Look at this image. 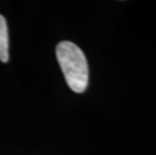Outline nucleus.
Masks as SVG:
<instances>
[{"label":"nucleus","mask_w":156,"mask_h":155,"mask_svg":"<svg viewBox=\"0 0 156 155\" xmlns=\"http://www.w3.org/2000/svg\"><path fill=\"white\" fill-rule=\"evenodd\" d=\"M56 58L69 87L75 93H83L89 84V65L85 54L77 44L61 41L55 48Z\"/></svg>","instance_id":"nucleus-1"},{"label":"nucleus","mask_w":156,"mask_h":155,"mask_svg":"<svg viewBox=\"0 0 156 155\" xmlns=\"http://www.w3.org/2000/svg\"><path fill=\"white\" fill-rule=\"evenodd\" d=\"M8 44L7 23H6L5 18L0 14V61L2 62H7L9 60Z\"/></svg>","instance_id":"nucleus-2"}]
</instances>
